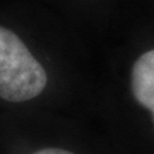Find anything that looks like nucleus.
Masks as SVG:
<instances>
[{
  "instance_id": "nucleus-1",
  "label": "nucleus",
  "mask_w": 154,
  "mask_h": 154,
  "mask_svg": "<svg viewBox=\"0 0 154 154\" xmlns=\"http://www.w3.org/2000/svg\"><path fill=\"white\" fill-rule=\"evenodd\" d=\"M48 84L44 67L12 28L0 25V98L21 103L35 99Z\"/></svg>"
},
{
  "instance_id": "nucleus-2",
  "label": "nucleus",
  "mask_w": 154,
  "mask_h": 154,
  "mask_svg": "<svg viewBox=\"0 0 154 154\" xmlns=\"http://www.w3.org/2000/svg\"><path fill=\"white\" fill-rule=\"evenodd\" d=\"M131 91L135 100L150 110L154 119V49L135 60L131 69Z\"/></svg>"
},
{
  "instance_id": "nucleus-3",
  "label": "nucleus",
  "mask_w": 154,
  "mask_h": 154,
  "mask_svg": "<svg viewBox=\"0 0 154 154\" xmlns=\"http://www.w3.org/2000/svg\"><path fill=\"white\" fill-rule=\"evenodd\" d=\"M32 154H75L69 150L66 149H60V148H45V149H40Z\"/></svg>"
}]
</instances>
